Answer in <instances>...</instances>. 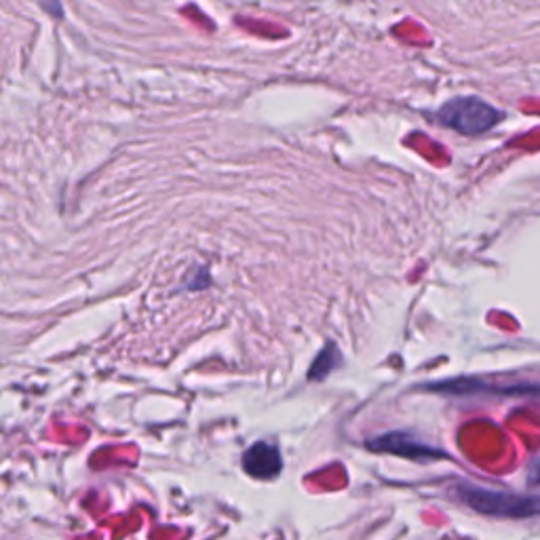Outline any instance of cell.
<instances>
[{"instance_id": "cell-1", "label": "cell", "mask_w": 540, "mask_h": 540, "mask_svg": "<svg viewBox=\"0 0 540 540\" xmlns=\"http://www.w3.org/2000/svg\"><path fill=\"white\" fill-rule=\"evenodd\" d=\"M450 496L467 509L500 519H528L538 515V498L517 494L509 490L486 488L471 481H456L450 488Z\"/></svg>"}, {"instance_id": "cell-2", "label": "cell", "mask_w": 540, "mask_h": 540, "mask_svg": "<svg viewBox=\"0 0 540 540\" xmlns=\"http://www.w3.org/2000/svg\"><path fill=\"white\" fill-rule=\"evenodd\" d=\"M505 119V112H500L492 104L479 98H454L443 104L437 112V123L448 127L460 135H479L494 129Z\"/></svg>"}, {"instance_id": "cell-3", "label": "cell", "mask_w": 540, "mask_h": 540, "mask_svg": "<svg viewBox=\"0 0 540 540\" xmlns=\"http://www.w3.org/2000/svg\"><path fill=\"white\" fill-rule=\"evenodd\" d=\"M368 448L382 454H393L399 458H408L414 462H435L446 458L448 454L431 446V443L422 441L420 437L408 433V431H391L378 435L368 441Z\"/></svg>"}, {"instance_id": "cell-4", "label": "cell", "mask_w": 540, "mask_h": 540, "mask_svg": "<svg viewBox=\"0 0 540 540\" xmlns=\"http://www.w3.org/2000/svg\"><path fill=\"white\" fill-rule=\"evenodd\" d=\"M431 391H437V393H452V395H490V393H500V395H511V393H517L522 395L526 391L534 393L536 395V382L532 380L530 384H494L492 380H481V378H458V380H446V382H435L431 384Z\"/></svg>"}, {"instance_id": "cell-5", "label": "cell", "mask_w": 540, "mask_h": 540, "mask_svg": "<svg viewBox=\"0 0 540 540\" xmlns=\"http://www.w3.org/2000/svg\"><path fill=\"white\" fill-rule=\"evenodd\" d=\"M243 469L254 479H275L283 469V458L279 448L270 441H258L243 454Z\"/></svg>"}, {"instance_id": "cell-6", "label": "cell", "mask_w": 540, "mask_h": 540, "mask_svg": "<svg viewBox=\"0 0 540 540\" xmlns=\"http://www.w3.org/2000/svg\"><path fill=\"white\" fill-rule=\"evenodd\" d=\"M340 351L334 344H327L325 349L317 355L315 363L311 365V372H308V380H325L330 376L338 365H340Z\"/></svg>"}]
</instances>
